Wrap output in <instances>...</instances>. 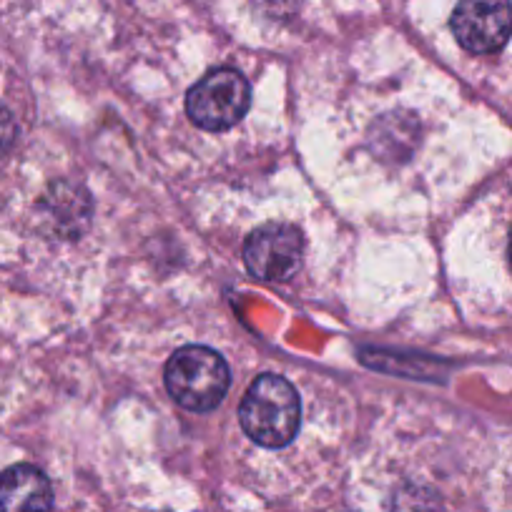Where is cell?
<instances>
[{
	"label": "cell",
	"mask_w": 512,
	"mask_h": 512,
	"mask_svg": "<svg viewBox=\"0 0 512 512\" xmlns=\"http://www.w3.org/2000/svg\"><path fill=\"white\" fill-rule=\"evenodd\" d=\"M390 512H442V500L432 487L407 482L392 492Z\"/></svg>",
	"instance_id": "cell-8"
},
{
	"label": "cell",
	"mask_w": 512,
	"mask_h": 512,
	"mask_svg": "<svg viewBox=\"0 0 512 512\" xmlns=\"http://www.w3.org/2000/svg\"><path fill=\"white\" fill-rule=\"evenodd\" d=\"M510 267H512V236H510Z\"/></svg>",
	"instance_id": "cell-10"
},
{
	"label": "cell",
	"mask_w": 512,
	"mask_h": 512,
	"mask_svg": "<svg viewBox=\"0 0 512 512\" xmlns=\"http://www.w3.org/2000/svg\"><path fill=\"white\" fill-rule=\"evenodd\" d=\"M164 382L176 405L189 412H211L224 400L231 374L219 352L189 344L169 359Z\"/></svg>",
	"instance_id": "cell-2"
},
{
	"label": "cell",
	"mask_w": 512,
	"mask_h": 512,
	"mask_svg": "<svg viewBox=\"0 0 512 512\" xmlns=\"http://www.w3.org/2000/svg\"><path fill=\"white\" fill-rule=\"evenodd\" d=\"M16 136H18L16 118H13V113L8 111V108L0 106V156H6L8 151L13 149Z\"/></svg>",
	"instance_id": "cell-9"
},
{
	"label": "cell",
	"mask_w": 512,
	"mask_h": 512,
	"mask_svg": "<svg viewBox=\"0 0 512 512\" xmlns=\"http://www.w3.org/2000/svg\"><path fill=\"white\" fill-rule=\"evenodd\" d=\"M452 33L465 51L495 53L512 36L510 0H460L452 13Z\"/></svg>",
	"instance_id": "cell-5"
},
{
	"label": "cell",
	"mask_w": 512,
	"mask_h": 512,
	"mask_svg": "<svg viewBox=\"0 0 512 512\" xmlns=\"http://www.w3.org/2000/svg\"><path fill=\"white\" fill-rule=\"evenodd\" d=\"M304 239L292 224H264L244 244V264L262 282H289L302 267Z\"/></svg>",
	"instance_id": "cell-4"
},
{
	"label": "cell",
	"mask_w": 512,
	"mask_h": 512,
	"mask_svg": "<svg viewBox=\"0 0 512 512\" xmlns=\"http://www.w3.org/2000/svg\"><path fill=\"white\" fill-rule=\"evenodd\" d=\"M46 204L58 234L76 236L81 234L88 226V221H91L93 204L91 196H88V191L83 189V186L61 181V184H56L51 189Z\"/></svg>",
	"instance_id": "cell-7"
},
{
	"label": "cell",
	"mask_w": 512,
	"mask_h": 512,
	"mask_svg": "<svg viewBox=\"0 0 512 512\" xmlns=\"http://www.w3.org/2000/svg\"><path fill=\"white\" fill-rule=\"evenodd\" d=\"M251 106V86L234 68L206 73L186 96L191 121L204 131H226L246 116Z\"/></svg>",
	"instance_id": "cell-3"
},
{
	"label": "cell",
	"mask_w": 512,
	"mask_h": 512,
	"mask_svg": "<svg viewBox=\"0 0 512 512\" xmlns=\"http://www.w3.org/2000/svg\"><path fill=\"white\" fill-rule=\"evenodd\" d=\"M53 490L33 465H16L0 475V512H51Z\"/></svg>",
	"instance_id": "cell-6"
},
{
	"label": "cell",
	"mask_w": 512,
	"mask_h": 512,
	"mask_svg": "<svg viewBox=\"0 0 512 512\" xmlns=\"http://www.w3.org/2000/svg\"><path fill=\"white\" fill-rule=\"evenodd\" d=\"M299 395L279 374H262L251 382L239 407V420L246 435L262 447L289 445L299 430Z\"/></svg>",
	"instance_id": "cell-1"
}]
</instances>
